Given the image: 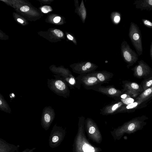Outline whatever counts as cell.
Here are the masks:
<instances>
[{
	"instance_id": "cell-1",
	"label": "cell",
	"mask_w": 152,
	"mask_h": 152,
	"mask_svg": "<svg viewBox=\"0 0 152 152\" xmlns=\"http://www.w3.org/2000/svg\"><path fill=\"white\" fill-rule=\"evenodd\" d=\"M129 36L137 53L139 56H141L143 52L141 31L137 25L132 22L130 23Z\"/></svg>"
},
{
	"instance_id": "cell-2",
	"label": "cell",
	"mask_w": 152,
	"mask_h": 152,
	"mask_svg": "<svg viewBox=\"0 0 152 152\" xmlns=\"http://www.w3.org/2000/svg\"><path fill=\"white\" fill-rule=\"evenodd\" d=\"M122 56L127 64V67L129 68L136 62L139 59V56L137 53L130 47L125 41H123L121 46Z\"/></svg>"
},
{
	"instance_id": "cell-3",
	"label": "cell",
	"mask_w": 152,
	"mask_h": 152,
	"mask_svg": "<svg viewBox=\"0 0 152 152\" xmlns=\"http://www.w3.org/2000/svg\"><path fill=\"white\" fill-rule=\"evenodd\" d=\"M134 77L138 78H146L152 74L151 68L144 61H138V64L132 69Z\"/></svg>"
},
{
	"instance_id": "cell-4",
	"label": "cell",
	"mask_w": 152,
	"mask_h": 152,
	"mask_svg": "<svg viewBox=\"0 0 152 152\" xmlns=\"http://www.w3.org/2000/svg\"><path fill=\"white\" fill-rule=\"evenodd\" d=\"M64 132L61 128L54 126L50 132L49 139V144L52 148L58 147L62 140Z\"/></svg>"
},
{
	"instance_id": "cell-5",
	"label": "cell",
	"mask_w": 152,
	"mask_h": 152,
	"mask_svg": "<svg viewBox=\"0 0 152 152\" xmlns=\"http://www.w3.org/2000/svg\"><path fill=\"white\" fill-rule=\"evenodd\" d=\"M123 88L126 94L134 98L137 97L143 91L141 85L133 82H124Z\"/></svg>"
},
{
	"instance_id": "cell-6",
	"label": "cell",
	"mask_w": 152,
	"mask_h": 152,
	"mask_svg": "<svg viewBox=\"0 0 152 152\" xmlns=\"http://www.w3.org/2000/svg\"><path fill=\"white\" fill-rule=\"evenodd\" d=\"M148 100H136L134 102L128 105H123L116 112V113L131 112L140 108Z\"/></svg>"
},
{
	"instance_id": "cell-7",
	"label": "cell",
	"mask_w": 152,
	"mask_h": 152,
	"mask_svg": "<svg viewBox=\"0 0 152 152\" xmlns=\"http://www.w3.org/2000/svg\"><path fill=\"white\" fill-rule=\"evenodd\" d=\"M133 5L140 10H152V0H136Z\"/></svg>"
},
{
	"instance_id": "cell-8",
	"label": "cell",
	"mask_w": 152,
	"mask_h": 152,
	"mask_svg": "<svg viewBox=\"0 0 152 152\" xmlns=\"http://www.w3.org/2000/svg\"><path fill=\"white\" fill-rule=\"evenodd\" d=\"M19 148V145L8 143L5 140L0 138V152H15Z\"/></svg>"
},
{
	"instance_id": "cell-9",
	"label": "cell",
	"mask_w": 152,
	"mask_h": 152,
	"mask_svg": "<svg viewBox=\"0 0 152 152\" xmlns=\"http://www.w3.org/2000/svg\"><path fill=\"white\" fill-rule=\"evenodd\" d=\"M121 101L119 102L115 103H113L103 108L102 114H110L116 112L117 111L124 105Z\"/></svg>"
},
{
	"instance_id": "cell-10",
	"label": "cell",
	"mask_w": 152,
	"mask_h": 152,
	"mask_svg": "<svg viewBox=\"0 0 152 152\" xmlns=\"http://www.w3.org/2000/svg\"><path fill=\"white\" fill-rule=\"evenodd\" d=\"M99 91L110 96H120L122 92L113 87H101L99 88Z\"/></svg>"
},
{
	"instance_id": "cell-11",
	"label": "cell",
	"mask_w": 152,
	"mask_h": 152,
	"mask_svg": "<svg viewBox=\"0 0 152 152\" xmlns=\"http://www.w3.org/2000/svg\"><path fill=\"white\" fill-rule=\"evenodd\" d=\"M85 77L83 81V83L87 86H93L99 83L96 77L93 75Z\"/></svg>"
},
{
	"instance_id": "cell-12",
	"label": "cell",
	"mask_w": 152,
	"mask_h": 152,
	"mask_svg": "<svg viewBox=\"0 0 152 152\" xmlns=\"http://www.w3.org/2000/svg\"><path fill=\"white\" fill-rule=\"evenodd\" d=\"M152 96V87L142 92L136 98V100H148Z\"/></svg>"
},
{
	"instance_id": "cell-13",
	"label": "cell",
	"mask_w": 152,
	"mask_h": 152,
	"mask_svg": "<svg viewBox=\"0 0 152 152\" xmlns=\"http://www.w3.org/2000/svg\"><path fill=\"white\" fill-rule=\"evenodd\" d=\"M97 78L99 83L106 82L109 80L111 78L110 74L105 72L95 73L93 75Z\"/></svg>"
},
{
	"instance_id": "cell-14",
	"label": "cell",
	"mask_w": 152,
	"mask_h": 152,
	"mask_svg": "<svg viewBox=\"0 0 152 152\" xmlns=\"http://www.w3.org/2000/svg\"><path fill=\"white\" fill-rule=\"evenodd\" d=\"M92 64L89 62L86 63L85 65H83L80 69L75 70L76 73L80 74H83L89 72L91 69Z\"/></svg>"
},
{
	"instance_id": "cell-15",
	"label": "cell",
	"mask_w": 152,
	"mask_h": 152,
	"mask_svg": "<svg viewBox=\"0 0 152 152\" xmlns=\"http://www.w3.org/2000/svg\"><path fill=\"white\" fill-rule=\"evenodd\" d=\"M141 85L143 91L152 87V76L145 78L142 82Z\"/></svg>"
},
{
	"instance_id": "cell-16",
	"label": "cell",
	"mask_w": 152,
	"mask_h": 152,
	"mask_svg": "<svg viewBox=\"0 0 152 152\" xmlns=\"http://www.w3.org/2000/svg\"><path fill=\"white\" fill-rule=\"evenodd\" d=\"M55 85L57 88L61 91L65 90L66 87L64 83L60 80H57L55 83Z\"/></svg>"
},
{
	"instance_id": "cell-17",
	"label": "cell",
	"mask_w": 152,
	"mask_h": 152,
	"mask_svg": "<svg viewBox=\"0 0 152 152\" xmlns=\"http://www.w3.org/2000/svg\"><path fill=\"white\" fill-rule=\"evenodd\" d=\"M82 149L84 152H95L94 148L87 143L83 145Z\"/></svg>"
},
{
	"instance_id": "cell-18",
	"label": "cell",
	"mask_w": 152,
	"mask_h": 152,
	"mask_svg": "<svg viewBox=\"0 0 152 152\" xmlns=\"http://www.w3.org/2000/svg\"><path fill=\"white\" fill-rule=\"evenodd\" d=\"M121 100L124 104L126 105L135 102L134 99L131 97L127 98L125 99H121Z\"/></svg>"
},
{
	"instance_id": "cell-19",
	"label": "cell",
	"mask_w": 152,
	"mask_h": 152,
	"mask_svg": "<svg viewBox=\"0 0 152 152\" xmlns=\"http://www.w3.org/2000/svg\"><path fill=\"white\" fill-rule=\"evenodd\" d=\"M143 25L146 27L152 29V22L150 20L145 19H142Z\"/></svg>"
},
{
	"instance_id": "cell-20",
	"label": "cell",
	"mask_w": 152,
	"mask_h": 152,
	"mask_svg": "<svg viewBox=\"0 0 152 152\" xmlns=\"http://www.w3.org/2000/svg\"><path fill=\"white\" fill-rule=\"evenodd\" d=\"M53 32L56 35L59 37H61L63 36V33L62 31L57 29H55Z\"/></svg>"
},
{
	"instance_id": "cell-21",
	"label": "cell",
	"mask_w": 152,
	"mask_h": 152,
	"mask_svg": "<svg viewBox=\"0 0 152 152\" xmlns=\"http://www.w3.org/2000/svg\"><path fill=\"white\" fill-rule=\"evenodd\" d=\"M50 7L48 6H45L42 7V10L44 13H47L50 11Z\"/></svg>"
},
{
	"instance_id": "cell-22",
	"label": "cell",
	"mask_w": 152,
	"mask_h": 152,
	"mask_svg": "<svg viewBox=\"0 0 152 152\" xmlns=\"http://www.w3.org/2000/svg\"><path fill=\"white\" fill-rule=\"evenodd\" d=\"M29 7L27 6H24L21 7L20 8V10L23 12H27L29 10Z\"/></svg>"
},
{
	"instance_id": "cell-23",
	"label": "cell",
	"mask_w": 152,
	"mask_h": 152,
	"mask_svg": "<svg viewBox=\"0 0 152 152\" xmlns=\"http://www.w3.org/2000/svg\"><path fill=\"white\" fill-rule=\"evenodd\" d=\"M36 149L35 148H33L31 149H30L28 148H27L23 151L21 152H34V151Z\"/></svg>"
},
{
	"instance_id": "cell-24",
	"label": "cell",
	"mask_w": 152,
	"mask_h": 152,
	"mask_svg": "<svg viewBox=\"0 0 152 152\" xmlns=\"http://www.w3.org/2000/svg\"><path fill=\"white\" fill-rule=\"evenodd\" d=\"M95 131V128L94 126H91L90 127L89 129V132L91 134L94 133Z\"/></svg>"
},
{
	"instance_id": "cell-25",
	"label": "cell",
	"mask_w": 152,
	"mask_h": 152,
	"mask_svg": "<svg viewBox=\"0 0 152 152\" xmlns=\"http://www.w3.org/2000/svg\"><path fill=\"white\" fill-rule=\"evenodd\" d=\"M120 96L121 99H125L127 98L131 97L130 96L126 94L121 95Z\"/></svg>"
},
{
	"instance_id": "cell-26",
	"label": "cell",
	"mask_w": 152,
	"mask_h": 152,
	"mask_svg": "<svg viewBox=\"0 0 152 152\" xmlns=\"http://www.w3.org/2000/svg\"><path fill=\"white\" fill-rule=\"evenodd\" d=\"M69 83L71 85H74L75 83V80L74 78L73 77H71L69 80Z\"/></svg>"
},
{
	"instance_id": "cell-27",
	"label": "cell",
	"mask_w": 152,
	"mask_h": 152,
	"mask_svg": "<svg viewBox=\"0 0 152 152\" xmlns=\"http://www.w3.org/2000/svg\"><path fill=\"white\" fill-rule=\"evenodd\" d=\"M61 18L59 16H57L55 17L53 19V21L55 23H58L60 20Z\"/></svg>"
},
{
	"instance_id": "cell-28",
	"label": "cell",
	"mask_w": 152,
	"mask_h": 152,
	"mask_svg": "<svg viewBox=\"0 0 152 152\" xmlns=\"http://www.w3.org/2000/svg\"><path fill=\"white\" fill-rule=\"evenodd\" d=\"M120 18L118 16H116L114 18V21L118 23L119 22L120 20Z\"/></svg>"
},
{
	"instance_id": "cell-29",
	"label": "cell",
	"mask_w": 152,
	"mask_h": 152,
	"mask_svg": "<svg viewBox=\"0 0 152 152\" xmlns=\"http://www.w3.org/2000/svg\"><path fill=\"white\" fill-rule=\"evenodd\" d=\"M150 54L151 59L152 60V41L151 42L150 47Z\"/></svg>"
},
{
	"instance_id": "cell-30",
	"label": "cell",
	"mask_w": 152,
	"mask_h": 152,
	"mask_svg": "<svg viewBox=\"0 0 152 152\" xmlns=\"http://www.w3.org/2000/svg\"><path fill=\"white\" fill-rule=\"evenodd\" d=\"M67 38L69 40H72L73 39V37L71 35L68 34L67 35Z\"/></svg>"
},
{
	"instance_id": "cell-31",
	"label": "cell",
	"mask_w": 152,
	"mask_h": 152,
	"mask_svg": "<svg viewBox=\"0 0 152 152\" xmlns=\"http://www.w3.org/2000/svg\"><path fill=\"white\" fill-rule=\"evenodd\" d=\"M17 20L18 22H20V23H23V20H22L20 19V18H18V19H17Z\"/></svg>"
},
{
	"instance_id": "cell-32",
	"label": "cell",
	"mask_w": 152,
	"mask_h": 152,
	"mask_svg": "<svg viewBox=\"0 0 152 152\" xmlns=\"http://www.w3.org/2000/svg\"><path fill=\"white\" fill-rule=\"evenodd\" d=\"M2 104V102L1 100H0V105H1Z\"/></svg>"
},
{
	"instance_id": "cell-33",
	"label": "cell",
	"mask_w": 152,
	"mask_h": 152,
	"mask_svg": "<svg viewBox=\"0 0 152 152\" xmlns=\"http://www.w3.org/2000/svg\"><path fill=\"white\" fill-rule=\"evenodd\" d=\"M12 96H15L14 94H12Z\"/></svg>"
}]
</instances>
